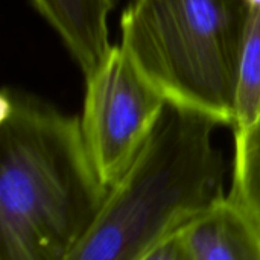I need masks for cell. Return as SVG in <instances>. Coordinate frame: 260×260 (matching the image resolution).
Segmentation results:
<instances>
[{"label":"cell","instance_id":"1","mask_svg":"<svg viewBox=\"0 0 260 260\" xmlns=\"http://www.w3.org/2000/svg\"><path fill=\"white\" fill-rule=\"evenodd\" d=\"M0 151V259L70 260L108 193L81 119L5 88Z\"/></svg>","mask_w":260,"mask_h":260},{"label":"cell","instance_id":"5","mask_svg":"<svg viewBox=\"0 0 260 260\" xmlns=\"http://www.w3.org/2000/svg\"><path fill=\"white\" fill-rule=\"evenodd\" d=\"M186 260H260V225L232 193L178 232Z\"/></svg>","mask_w":260,"mask_h":260},{"label":"cell","instance_id":"9","mask_svg":"<svg viewBox=\"0 0 260 260\" xmlns=\"http://www.w3.org/2000/svg\"><path fill=\"white\" fill-rule=\"evenodd\" d=\"M244 3L247 5V8H254V6H260V0H244Z\"/></svg>","mask_w":260,"mask_h":260},{"label":"cell","instance_id":"3","mask_svg":"<svg viewBox=\"0 0 260 260\" xmlns=\"http://www.w3.org/2000/svg\"><path fill=\"white\" fill-rule=\"evenodd\" d=\"M244 0H134L120 44L168 102L235 125Z\"/></svg>","mask_w":260,"mask_h":260},{"label":"cell","instance_id":"8","mask_svg":"<svg viewBox=\"0 0 260 260\" xmlns=\"http://www.w3.org/2000/svg\"><path fill=\"white\" fill-rule=\"evenodd\" d=\"M232 195L242 203L260 225V117L236 131Z\"/></svg>","mask_w":260,"mask_h":260},{"label":"cell","instance_id":"2","mask_svg":"<svg viewBox=\"0 0 260 260\" xmlns=\"http://www.w3.org/2000/svg\"><path fill=\"white\" fill-rule=\"evenodd\" d=\"M210 116L168 102L152 133L108 187L70 260H142L163 238L222 200L225 166Z\"/></svg>","mask_w":260,"mask_h":260},{"label":"cell","instance_id":"4","mask_svg":"<svg viewBox=\"0 0 260 260\" xmlns=\"http://www.w3.org/2000/svg\"><path fill=\"white\" fill-rule=\"evenodd\" d=\"M168 105L128 50L113 46L85 76L81 128L90 157L107 187L134 160Z\"/></svg>","mask_w":260,"mask_h":260},{"label":"cell","instance_id":"6","mask_svg":"<svg viewBox=\"0 0 260 260\" xmlns=\"http://www.w3.org/2000/svg\"><path fill=\"white\" fill-rule=\"evenodd\" d=\"M56 32L84 76L93 73L110 49L108 18L116 0H30Z\"/></svg>","mask_w":260,"mask_h":260},{"label":"cell","instance_id":"7","mask_svg":"<svg viewBox=\"0 0 260 260\" xmlns=\"http://www.w3.org/2000/svg\"><path fill=\"white\" fill-rule=\"evenodd\" d=\"M260 117V6L247 8L244 23L238 81L235 131L244 129Z\"/></svg>","mask_w":260,"mask_h":260}]
</instances>
